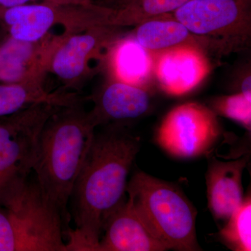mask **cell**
Here are the masks:
<instances>
[{
	"mask_svg": "<svg viewBox=\"0 0 251 251\" xmlns=\"http://www.w3.org/2000/svg\"><path fill=\"white\" fill-rule=\"evenodd\" d=\"M102 29L93 26L85 33L65 34L52 55L50 70L67 85L80 82L92 54L105 41Z\"/></svg>",
	"mask_w": 251,
	"mask_h": 251,
	"instance_id": "7c38bea8",
	"label": "cell"
},
{
	"mask_svg": "<svg viewBox=\"0 0 251 251\" xmlns=\"http://www.w3.org/2000/svg\"><path fill=\"white\" fill-rule=\"evenodd\" d=\"M250 0H188L175 19L198 35H214L233 27L249 14Z\"/></svg>",
	"mask_w": 251,
	"mask_h": 251,
	"instance_id": "9c48e42d",
	"label": "cell"
},
{
	"mask_svg": "<svg viewBox=\"0 0 251 251\" xmlns=\"http://www.w3.org/2000/svg\"><path fill=\"white\" fill-rule=\"evenodd\" d=\"M0 21L10 37L18 41L36 42L44 39L52 26L67 25L69 29L84 27L87 19L85 5H60L45 2L0 8Z\"/></svg>",
	"mask_w": 251,
	"mask_h": 251,
	"instance_id": "52a82bcc",
	"label": "cell"
},
{
	"mask_svg": "<svg viewBox=\"0 0 251 251\" xmlns=\"http://www.w3.org/2000/svg\"><path fill=\"white\" fill-rule=\"evenodd\" d=\"M115 67L121 82L137 85L146 80L151 69L148 50L135 39H128L117 48Z\"/></svg>",
	"mask_w": 251,
	"mask_h": 251,
	"instance_id": "e0dca14e",
	"label": "cell"
},
{
	"mask_svg": "<svg viewBox=\"0 0 251 251\" xmlns=\"http://www.w3.org/2000/svg\"><path fill=\"white\" fill-rule=\"evenodd\" d=\"M119 5L113 9L115 22L126 21H146L174 12L188 0H113Z\"/></svg>",
	"mask_w": 251,
	"mask_h": 251,
	"instance_id": "d6986e66",
	"label": "cell"
},
{
	"mask_svg": "<svg viewBox=\"0 0 251 251\" xmlns=\"http://www.w3.org/2000/svg\"><path fill=\"white\" fill-rule=\"evenodd\" d=\"M60 108L52 103H36L0 117V194L14 181L27 179L44 126Z\"/></svg>",
	"mask_w": 251,
	"mask_h": 251,
	"instance_id": "5b68a950",
	"label": "cell"
},
{
	"mask_svg": "<svg viewBox=\"0 0 251 251\" xmlns=\"http://www.w3.org/2000/svg\"><path fill=\"white\" fill-rule=\"evenodd\" d=\"M150 105V96L146 91L117 81L103 90L90 114L98 126L110 120L138 118L148 112Z\"/></svg>",
	"mask_w": 251,
	"mask_h": 251,
	"instance_id": "4fadbf2b",
	"label": "cell"
},
{
	"mask_svg": "<svg viewBox=\"0 0 251 251\" xmlns=\"http://www.w3.org/2000/svg\"><path fill=\"white\" fill-rule=\"evenodd\" d=\"M126 193L127 201L168 250H201L197 210L179 187L138 171L127 184Z\"/></svg>",
	"mask_w": 251,
	"mask_h": 251,
	"instance_id": "277c9868",
	"label": "cell"
},
{
	"mask_svg": "<svg viewBox=\"0 0 251 251\" xmlns=\"http://www.w3.org/2000/svg\"><path fill=\"white\" fill-rule=\"evenodd\" d=\"M167 250L164 244L126 200L107 221L97 251Z\"/></svg>",
	"mask_w": 251,
	"mask_h": 251,
	"instance_id": "30bf717a",
	"label": "cell"
},
{
	"mask_svg": "<svg viewBox=\"0 0 251 251\" xmlns=\"http://www.w3.org/2000/svg\"><path fill=\"white\" fill-rule=\"evenodd\" d=\"M242 94L248 100H251V80L250 75L243 81Z\"/></svg>",
	"mask_w": 251,
	"mask_h": 251,
	"instance_id": "7402d4cb",
	"label": "cell"
},
{
	"mask_svg": "<svg viewBox=\"0 0 251 251\" xmlns=\"http://www.w3.org/2000/svg\"><path fill=\"white\" fill-rule=\"evenodd\" d=\"M216 106L220 113L239 122L250 131L251 100L242 93L221 99Z\"/></svg>",
	"mask_w": 251,
	"mask_h": 251,
	"instance_id": "ffe728a7",
	"label": "cell"
},
{
	"mask_svg": "<svg viewBox=\"0 0 251 251\" xmlns=\"http://www.w3.org/2000/svg\"><path fill=\"white\" fill-rule=\"evenodd\" d=\"M97 126L77 103L59 108L44 126L32 171L46 199L68 221V204Z\"/></svg>",
	"mask_w": 251,
	"mask_h": 251,
	"instance_id": "7a4b0ae2",
	"label": "cell"
},
{
	"mask_svg": "<svg viewBox=\"0 0 251 251\" xmlns=\"http://www.w3.org/2000/svg\"><path fill=\"white\" fill-rule=\"evenodd\" d=\"M40 103L64 107L77 103V100L71 95L49 93L43 83H0V117L9 116Z\"/></svg>",
	"mask_w": 251,
	"mask_h": 251,
	"instance_id": "9a60e30c",
	"label": "cell"
},
{
	"mask_svg": "<svg viewBox=\"0 0 251 251\" xmlns=\"http://www.w3.org/2000/svg\"><path fill=\"white\" fill-rule=\"evenodd\" d=\"M140 140L119 128L94 135L74 186V229L67 232L68 251H97L110 215L126 201L128 174Z\"/></svg>",
	"mask_w": 251,
	"mask_h": 251,
	"instance_id": "6da1fadb",
	"label": "cell"
},
{
	"mask_svg": "<svg viewBox=\"0 0 251 251\" xmlns=\"http://www.w3.org/2000/svg\"><path fill=\"white\" fill-rule=\"evenodd\" d=\"M0 12H1V9H0Z\"/></svg>",
	"mask_w": 251,
	"mask_h": 251,
	"instance_id": "603a6c76",
	"label": "cell"
},
{
	"mask_svg": "<svg viewBox=\"0 0 251 251\" xmlns=\"http://www.w3.org/2000/svg\"><path fill=\"white\" fill-rule=\"evenodd\" d=\"M249 157L224 162L213 158L206 174L208 207L216 221H227L244 201L242 177Z\"/></svg>",
	"mask_w": 251,
	"mask_h": 251,
	"instance_id": "8fae6325",
	"label": "cell"
},
{
	"mask_svg": "<svg viewBox=\"0 0 251 251\" xmlns=\"http://www.w3.org/2000/svg\"><path fill=\"white\" fill-rule=\"evenodd\" d=\"M64 36L36 42L9 37L0 44V83H42Z\"/></svg>",
	"mask_w": 251,
	"mask_h": 251,
	"instance_id": "ba28073f",
	"label": "cell"
},
{
	"mask_svg": "<svg viewBox=\"0 0 251 251\" xmlns=\"http://www.w3.org/2000/svg\"><path fill=\"white\" fill-rule=\"evenodd\" d=\"M220 128L215 115L195 103L173 109L164 119L156 142L167 153L180 158H192L209 153L219 139Z\"/></svg>",
	"mask_w": 251,
	"mask_h": 251,
	"instance_id": "8992f818",
	"label": "cell"
},
{
	"mask_svg": "<svg viewBox=\"0 0 251 251\" xmlns=\"http://www.w3.org/2000/svg\"><path fill=\"white\" fill-rule=\"evenodd\" d=\"M64 222L36 181L18 180L0 194V251H68Z\"/></svg>",
	"mask_w": 251,
	"mask_h": 251,
	"instance_id": "3957f363",
	"label": "cell"
},
{
	"mask_svg": "<svg viewBox=\"0 0 251 251\" xmlns=\"http://www.w3.org/2000/svg\"><path fill=\"white\" fill-rule=\"evenodd\" d=\"M190 34L176 19H148L137 29L135 40L147 50H163L181 46L189 39Z\"/></svg>",
	"mask_w": 251,
	"mask_h": 251,
	"instance_id": "2e32d148",
	"label": "cell"
},
{
	"mask_svg": "<svg viewBox=\"0 0 251 251\" xmlns=\"http://www.w3.org/2000/svg\"><path fill=\"white\" fill-rule=\"evenodd\" d=\"M34 0H0V8H9L26 4ZM45 2L60 5H87L92 3V0H44Z\"/></svg>",
	"mask_w": 251,
	"mask_h": 251,
	"instance_id": "44dd1931",
	"label": "cell"
},
{
	"mask_svg": "<svg viewBox=\"0 0 251 251\" xmlns=\"http://www.w3.org/2000/svg\"><path fill=\"white\" fill-rule=\"evenodd\" d=\"M218 235L220 241L230 250L251 251V193L232 213Z\"/></svg>",
	"mask_w": 251,
	"mask_h": 251,
	"instance_id": "ac0fdd59",
	"label": "cell"
},
{
	"mask_svg": "<svg viewBox=\"0 0 251 251\" xmlns=\"http://www.w3.org/2000/svg\"><path fill=\"white\" fill-rule=\"evenodd\" d=\"M202 57L187 49L171 50L162 56L158 64V75L169 93H186L199 83L204 76Z\"/></svg>",
	"mask_w": 251,
	"mask_h": 251,
	"instance_id": "5bb4252c",
	"label": "cell"
}]
</instances>
